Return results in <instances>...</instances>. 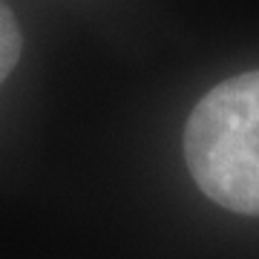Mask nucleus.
<instances>
[{
    "instance_id": "f257e3e1",
    "label": "nucleus",
    "mask_w": 259,
    "mask_h": 259,
    "mask_svg": "<svg viewBox=\"0 0 259 259\" xmlns=\"http://www.w3.org/2000/svg\"><path fill=\"white\" fill-rule=\"evenodd\" d=\"M185 158L210 202L259 216V69L216 83L185 127Z\"/></svg>"
},
{
    "instance_id": "f03ea898",
    "label": "nucleus",
    "mask_w": 259,
    "mask_h": 259,
    "mask_svg": "<svg viewBox=\"0 0 259 259\" xmlns=\"http://www.w3.org/2000/svg\"><path fill=\"white\" fill-rule=\"evenodd\" d=\"M20 52H23V35L12 9L0 0V83L12 75V69L18 66Z\"/></svg>"
}]
</instances>
